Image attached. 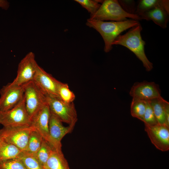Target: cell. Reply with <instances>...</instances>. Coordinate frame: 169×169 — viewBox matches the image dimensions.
<instances>
[{
  "mask_svg": "<svg viewBox=\"0 0 169 169\" xmlns=\"http://www.w3.org/2000/svg\"><path fill=\"white\" fill-rule=\"evenodd\" d=\"M90 13V16L94 14L100 7L103 1L100 0H75Z\"/></svg>",
  "mask_w": 169,
  "mask_h": 169,
  "instance_id": "cell-25",
  "label": "cell"
},
{
  "mask_svg": "<svg viewBox=\"0 0 169 169\" xmlns=\"http://www.w3.org/2000/svg\"><path fill=\"white\" fill-rule=\"evenodd\" d=\"M24 96L26 108L31 120L40 110L48 105L47 97L33 80L25 84Z\"/></svg>",
  "mask_w": 169,
  "mask_h": 169,
  "instance_id": "cell-6",
  "label": "cell"
},
{
  "mask_svg": "<svg viewBox=\"0 0 169 169\" xmlns=\"http://www.w3.org/2000/svg\"><path fill=\"white\" fill-rule=\"evenodd\" d=\"M146 101V108L144 116L143 122L145 125L149 126H153L158 124L151 106L148 101Z\"/></svg>",
  "mask_w": 169,
  "mask_h": 169,
  "instance_id": "cell-27",
  "label": "cell"
},
{
  "mask_svg": "<svg viewBox=\"0 0 169 169\" xmlns=\"http://www.w3.org/2000/svg\"><path fill=\"white\" fill-rule=\"evenodd\" d=\"M169 1L163 0L162 4L139 16L141 19L151 20L163 29L166 28L169 21Z\"/></svg>",
  "mask_w": 169,
  "mask_h": 169,
  "instance_id": "cell-14",
  "label": "cell"
},
{
  "mask_svg": "<svg viewBox=\"0 0 169 169\" xmlns=\"http://www.w3.org/2000/svg\"><path fill=\"white\" fill-rule=\"evenodd\" d=\"M163 0H141L136 6L135 13L139 16L152 8L162 4Z\"/></svg>",
  "mask_w": 169,
  "mask_h": 169,
  "instance_id": "cell-24",
  "label": "cell"
},
{
  "mask_svg": "<svg viewBox=\"0 0 169 169\" xmlns=\"http://www.w3.org/2000/svg\"><path fill=\"white\" fill-rule=\"evenodd\" d=\"M139 21L141 18L136 14H131L125 11L120 5L118 0H105L93 15L90 16V19L104 21H121L127 18Z\"/></svg>",
  "mask_w": 169,
  "mask_h": 169,
  "instance_id": "cell-3",
  "label": "cell"
},
{
  "mask_svg": "<svg viewBox=\"0 0 169 169\" xmlns=\"http://www.w3.org/2000/svg\"><path fill=\"white\" fill-rule=\"evenodd\" d=\"M25 84L18 85L9 83L2 87L0 90V112L10 110L20 101L24 96Z\"/></svg>",
  "mask_w": 169,
  "mask_h": 169,
  "instance_id": "cell-8",
  "label": "cell"
},
{
  "mask_svg": "<svg viewBox=\"0 0 169 169\" xmlns=\"http://www.w3.org/2000/svg\"><path fill=\"white\" fill-rule=\"evenodd\" d=\"M38 65L34 54L28 53L19 63L17 76L12 84L20 85L33 80Z\"/></svg>",
  "mask_w": 169,
  "mask_h": 169,
  "instance_id": "cell-9",
  "label": "cell"
},
{
  "mask_svg": "<svg viewBox=\"0 0 169 169\" xmlns=\"http://www.w3.org/2000/svg\"><path fill=\"white\" fill-rule=\"evenodd\" d=\"M59 99L67 103L73 102L75 98L74 94L69 89L67 84L59 82L57 89Z\"/></svg>",
  "mask_w": 169,
  "mask_h": 169,
  "instance_id": "cell-23",
  "label": "cell"
},
{
  "mask_svg": "<svg viewBox=\"0 0 169 169\" xmlns=\"http://www.w3.org/2000/svg\"><path fill=\"white\" fill-rule=\"evenodd\" d=\"M166 101L161 97L147 101L151 107L158 124L166 125L165 103Z\"/></svg>",
  "mask_w": 169,
  "mask_h": 169,
  "instance_id": "cell-17",
  "label": "cell"
},
{
  "mask_svg": "<svg viewBox=\"0 0 169 169\" xmlns=\"http://www.w3.org/2000/svg\"><path fill=\"white\" fill-rule=\"evenodd\" d=\"M139 24L138 21L132 19L105 22L89 18L86 23L87 26L95 29L101 36L105 43L104 51L106 53L112 49L113 42L121 33Z\"/></svg>",
  "mask_w": 169,
  "mask_h": 169,
  "instance_id": "cell-1",
  "label": "cell"
},
{
  "mask_svg": "<svg viewBox=\"0 0 169 169\" xmlns=\"http://www.w3.org/2000/svg\"><path fill=\"white\" fill-rule=\"evenodd\" d=\"M9 6V3L5 0H0V8L3 9L7 10Z\"/></svg>",
  "mask_w": 169,
  "mask_h": 169,
  "instance_id": "cell-30",
  "label": "cell"
},
{
  "mask_svg": "<svg viewBox=\"0 0 169 169\" xmlns=\"http://www.w3.org/2000/svg\"><path fill=\"white\" fill-rule=\"evenodd\" d=\"M31 120L27 111L24 96L14 107L0 112V124L3 126L31 125Z\"/></svg>",
  "mask_w": 169,
  "mask_h": 169,
  "instance_id": "cell-5",
  "label": "cell"
},
{
  "mask_svg": "<svg viewBox=\"0 0 169 169\" xmlns=\"http://www.w3.org/2000/svg\"><path fill=\"white\" fill-rule=\"evenodd\" d=\"M53 148L49 142L43 139L40 148L37 152L34 154L43 166L49 158Z\"/></svg>",
  "mask_w": 169,
  "mask_h": 169,
  "instance_id": "cell-22",
  "label": "cell"
},
{
  "mask_svg": "<svg viewBox=\"0 0 169 169\" xmlns=\"http://www.w3.org/2000/svg\"><path fill=\"white\" fill-rule=\"evenodd\" d=\"M50 112L48 105L42 108L31 120L33 126L44 140L49 143V121Z\"/></svg>",
  "mask_w": 169,
  "mask_h": 169,
  "instance_id": "cell-15",
  "label": "cell"
},
{
  "mask_svg": "<svg viewBox=\"0 0 169 169\" xmlns=\"http://www.w3.org/2000/svg\"><path fill=\"white\" fill-rule=\"evenodd\" d=\"M22 152L17 147L0 138V160L17 158Z\"/></svg>",
  "mask_w": 169,
  "mask_h": 169,
  "instance_id": "cell-18",
  "label": "cell"
},
{
  "mask_svg": "<svg viewBox=\"0 0 169 169\" xmlns=\"http://www.w3.org/2000/svg\"><path fill=\"white\" fill-rule=\"evenodd\" d=\"M62 122L50 113L49 121L50 144L55 149H62L61 141L66 134L71 132L74 126H64Z\"/></svg>",
  "mask_w": 169,
  "mask_h": 169,
  "instance_id": "cell-13",
  "label": "cell"
},
{
  "mask_svg": "<svg viewBox=\"0 0 169 169\" xmlns=\"http://www.w3.org/2000/svg\"><path fill=\"white\" fill-rule=\"evenodd\" d=\"M34 129L31 125L3 126L0 130V138L24 151L26 150L30 134Z\"/></svg>",
  "mask_w": 169,
  "mask_h": 169,
  "instance_id": "cell-4",
  "label": "cell"
},
{
  "mask_svg": "<svg viewBox=\"0 0 169 169\" xmlns=\"http://www.w3.org/2000/svg\"><path fill=\"white\" fill-rule=\"evenodd\" d=\"M146 102V101L132 98L131 105V113L132 117L143 121Z\"/></svg>",
  "mask_w": 169,
  "mask_h": 169,
  "instance_id": "cell-21",
  "label": "cell"
},
{
  "mask_svg": "<svg viewBox=\"0 0 169 169\" xmlns=\"http://www.w3.org/2000/svg\"><path fill=\"white\" fill-rule=\"evenodd\" d=\"M118 2L123 10L126 12L131 14H135L136 6L135 2L131 0H119Z\"/></svg>",
  "mask_w": 169,
  "mask_h": 169,
  "instance_id": "cell-28",
  "label": "cell"
},
{
  "mask_svg": "<svg viewBox=\"0 0 169 169\" xmlns=\"http://www.w3.org/2000/svg\"><path fill=\"white\" fill-rule=\"evenodd\" d=\"M44 167V169H70L62 149L54 148Z\"/></svg>",
  "mask_w": 169,
  "mask_h": 169,
  "instance_id": "cell-16",
  "label": "cell"
},
{
  "mask_svg": "<svg viewBox=\"0 0 169 169\" xmlns=\"http://www.w3.org/2000/svg\"><path fill=\"white\" fill-rule=\"evenodd\" d=\"M165 115L166 120V125L169 127V103L166 100L165 103Z\"/></svg>",
  "mask_w": 169,
  "mask_h": 169,
  "instance_id": "cell-29",
  "label": "cell"
},
{
  "mask_svg": "<svg viewBox=\"0 0 169 169\" xmlns=\"http://www.w3.org/2000/svg\"><path fill=\"white\" fill-rule=\"evenodd\" d=\"M17 158L26 169H44L33 154L22 151Z\"/></svg>",
  "mask_w": 169,
  "mask_h": 169,
  "instance_id": "cell-20",
  "label": "cell"
},
{
  "mask_svg": "<svg viewBox=\"0 0 169 169\" xmlns=\"http://www.w3.org/2000/svg\"><path fill=\"white\" fill-rule=\"evenodd\" d=\"M33 81L47 97L58 98L57 89L60 81L38 65Z\"/></svg>",
  "mask_w": 169,
  "mask_h": 169,
  "instance_id": "cell-10",
  "label": "cell"
},
{
  "mask_svg": "<svg viewBox=\"0 0 169 169\" xmlns=\"http://www.w3.org/2000/svg\"><path fill=\"white\" fill-rule=\"evenodd\" d=\"M132 97L145 101L162 97L158 84L153 82H137L131 87L129 93Z\"/></svg>",
  "mask_w": 169,
  "mask_h": 169,
  "instance_id": "cell-11",
  "label": "cell"
},
{
  "mask_svg": "<svg viewBox=\"0 0 169 169\" xmlns=\"http://www.w3.org/2000/svg\"><path fill=\"white\" fill-rule=\"evenodd\" d=\"M43 139L41 135L34 129L30 134L26 150L24 151L35 154L40 148Z\"/></svg>",
  "mask_w": 169,
  "mask_h": 169,
  "instance_id": "cell-19",
  "label": "cell"
},
{
  "mask_svg": "<svg viewBox=\"0 0 169 169\" xmlns=\"http://www.w3.org/2000/svg\"><path fill=\"white\" fill-rule=\"evenodd\" d=\"M145 125L146 132L151 143L163 151L169 150V127L159 124L153 126Z\"/></svg>",
  "mask_w": 169,
  "mask_h": 169,
  "instance_id": "cell-12",
  "label": "cell"
},
{
  "mask_svg": "<svg viewBox=\"0 0 169 169\" xmlns=\"http://www.w3.org/2000/svg\"><path fill=\"white\" fill-rule=\"evenodd\" d=\"M142 29L140 24L131 28L126 33L119 35L112 43L125 47L132 52L142 62L147 71H151L153 65L147 58L145 52L146 43L142 38L141 32Z\"/></svg>",
  "mask_w": 169,
  "mask_h": 169,
  "instance_id": "cell-2",
  "label": "cell"
},
{
  "mask_svg": "<svg viewBox=\"0 0 169 169\" xmlns=\"http://www.w3.org/2000/svg\"><path fill=\"white\" fill-rule=\"evenodd\" d=\"M50 113L62 122L74 126L77 120V111L73 102H65L58 98L47 97Z\"/></svg>",
  "mask_w": 169,
  "mask_h": 169,
  "instance_id": "cell-7",
  "label": "cell"
},
{
  "mask_svg": "<svg viewBox=\"0 0 169 169\" xmlns=\"http://www.w3.org/2000/svg\"><path fill=\"white\" fill-rule=\"evenodd\" d=\"M0 169H26L18 158L0 160Z\"/></svg>",
  "mask_w": 169,
  "mask_h": 169,
  "instance_id": "cell-26",
  "label": "cell"
}]
</instances>
